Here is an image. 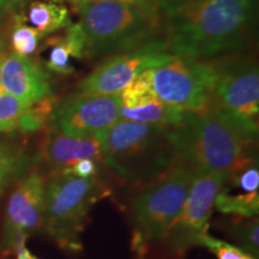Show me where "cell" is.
<instances>
[{
  "mask_svg": "<svg viewBox=\"0 0 259 259\" xmlns=\"http://www.w3.org/2000/svg\"><path fill=\"white\" fill-rule=\"evenodd\" d=\"M258 132L254 119L221 109L184 112L168 130L177 158L196 176L228 170L244 160Z\"/></svg>",
  "mask_w": 259,
  "mask_h": 259,
  "instance_id": "1",
  "label": "cell"
},
{
  "mask_svg": "<svg viewBox=\"0 0 259 259\" xmlns=\"http://www.w3.org/2000/svg\"><path fill=\"white\" fill-rule=\"evenodd\" d=\"M257 0H187L173 11L168 51L206 58L234 51L253 27Z\"/></svg>",
  "mask_w": 259,
  "mask_h": 259,
  "instance_id": "2",
  "label": "cell"
},
{
  "mask_svg": "<svg viewBox=\"0 0 259 259\" xmlns=\"http://www.w3.org/2000/svg\"><path fill=\"white\" fill-rule=\"evenodd\" d=\"M168 130L120 119L101 142V160L122 179L149 183L177 160Z\"/></svg>",
  "mask_w": 259,
  "mask_h": 259,
  "instance_id": "3",
  "label": "cell"
},
{
  "mask_svg": "<svg viewBox=\"0 0 259 259\" xmlns=\"http://www.w3.org/2000/svg\"><path fill=\"white\" fill-rule=\"evenodd\" d=\"M88 48L96 53L127 52L150 41L158 27V9L118 2H85L74 6Z\"/></svg>",
  "mask_w": 259,
  "mask_h": 259,
  "instance_id": "4",
  "label": "cell"
},
{
  "mask_svg": "<svg viewBox=\"0 0 259 259\" xmlns=\"http://www.w3.org/2000/svg\"><path fill=\"white\" fill-rule=\"evenodd\" d=\"M101 196L94 177L59 171L45 185L44 225L60 247L79 251V234L93 204Z\"/></svg>",
  "mask_w": 259,
  "mask_h": 259,
  "instance_id": "5",
  "label": "cell"
},
{
  "mask_svg": "<svg viewBox=\"0 0 259 259\" xmlns=\"http://www.w3.org/2000/svg\"><path fill=\"white\" fill-rule=\"evenodd\" d=\"M196 174L185 164L151 184L134 202L136 241H160L169 234L179 220Z\"/></svg>",
  "mask_w": 259,
  "mask_h": 259,
  "instance_id": "6",
  "label": "cell"
},
{
  "mask_svg": "<svg viewBox=\"0 0 259 259\" xmlns=\"http://www.w3.org/2000/svg\"><path fill=\"white\" fill-rule=\"evenodd\" d=\"M143 73L162 102L193 113L209 108L218 78L216 64L184 56H174Z\"/></svg>",
  "mask_w": 259,
  "mask_h": 259,
  "instance_id": "7",
  "label": "cell"
},
{
  "mask_svg": "<svg viewBox=\"0 0 259 259\" xmlns=\"http://www.w3.org/2000/svg\"><path fill=\"white\" fill-rule=\"evenodd\" d=\"M52 127L67 136L102 142L107 132L120 120V94H76L52 112Z\"/></svg>",
  "mask_w": 259,
  "mask_h": 259,
  "instance_id": "8",
  "label": "cell"
},
{
  "mask_svg": "<svg viewBox=\"0 0 259 259\" xmlns=\"http://www.w3.org/2000/svg\"><path fill=\"white\" fill-rule=\"evenodd\" d=\"M168 42L150 40L134 50L107 59L78 84L79 92L99 95L120 94L145 70L167 63L176 54L168 53Z\"/></svg>",
  "mask_w": 259,
  "mask_h": 259,
  "instance_id": "9",
  "label": "cell"
},
{
  "mask_svg": "<svg viewBox=\"0 0 259 259\" xmlns=\"http://www.w3.org/2000/svg\"><path fill=\"white\" fill-rule=\"evenodd\" d=\"M218 78L209 108L254 119L259 109V73L253 60L216 64Z\"/></svg>",
  "mask_w": 259,
  "mask_h": 259,
  "instance_id": "10",
  "label": "cell"
},
{
  "mask_svg": "<svg viewBox=\"0 0 259 259\" xmlns=\"http://www.w3.org/2000/svg\"><path fill=\"white\" fill-rule=\"evenodd\" d=\"M228 170L196 176L183 211L171 229L173 242L179 247L194 245L197 236L206 233L216 197L225 185Z\"/></svg>",
  "mask_w": 259,
  "mask_h": 259,
  "instance_id": "11",
  "label": "cell"
},
{
  "mask_svg": "<svg viewBox=\"0 0 259 259\" xmlns=\"http://www.w3.org/2000/svg\"><path fill=\"white\" fill-rule=\"evenodd\" d=\"M45 181L32 171L16 186L10 197L5 216L4 242L14 247L18 236H28L44 225Z\"/></svg>",
  "mask_w": 259,
  "mask_h": 259,
  "instance_id": "12",
  "label": "cell"
},
{
  "mask_svg": "<svg viewBox=\"0 0 259 259\" xmlns=\"http://www.w3.org/2000/svg\"><path fill=\"white\" fill-rule=\"evenodd\" d=\"M184 111L162 102L142 72L120 93V119L170 127L180 121Z\"/></svg>",
  "mask_w": 259,
  "mask_h": 259,
  "instance_id": "13",
  "label": "cell"
},
{
  "mask_svg": "<svg viewBox=\"0 0 259 259\" xmlns=\"http://www.w3.org/2000/svg\"><path fill=\"white\" fill-rule=\"evenodd\" d=\"M0 90L29 105H36L52 95L48 74L29 57L16 53L0 59Z\"/></svg>",
  "mask_w": 259,
  "mask_h": 259,
  "instance_id": "14",
  "label": "cell"
},
{
  "mask_svg": "<svg viewBox=\"0 0 259 259\" xmlns=\"http://www.w3.org/2000/svg\"><path fill=\"white\" fill-rule=\"evenodd\" d=\"M44 155L53 167L61 171L84 158L101 160V142L93 138L67 136L52 127L45 143Z\"/></svg>",
  "mask_w": 259,
  "mask_h": 259,
  "instance_id": "15",
  "label": "cell"
},
{
  "mask_svg": "<svg viewBox=\"0 0 259 259\" xmlns=\"http://www.w3.org/2000/svg\"><path fill=\"white\" fill-rule=\"evenodd\" d=\"M215 206L223 213L252 219L259 210V192H250L226 180L216 197Z\"/></svg>",
  "mask_w": 259,
  "mask_h": 259,
  "instance_id": "16",
  "label": "cell"
},
{
  "mask_svg": "<svg viewBox=\"0 0 259 259\" xmlns=\"http://www.w3.org/2000/svg\"><path fill=\"white\" fill-rule=\"evenodd\" d=\"M22 19L27 21L42 37L69 24V12L57 3L32 2Z\"/></svg>",
  "mask_w": 259,
  "mask_h": 259,
  "instance_id": "17",
  "label": "cell"
},
{
  "mask_svg": "<svg viewBox=\"0 0 259 259\" xmlns=\"http://www.w3.org/2000/svg\"><path fill=\"white\" fill-rule=\"evenodd\" d=\"M31 106L8 93L0 92V132L18 130L22 116Z\"/></svg>",
  "mask_w": 259,
  "mask_h": 259,
  "instance_id": "18",
  "label": "cell"
},
{
  "mask_svg": "<svg viewBox=\"0 0 259 259\" xmlns=\"http://www.w3.org/2000/svg\"><path fill=\"white\" fill-rule=\"evenodd\" d=\"M40 35L28 25L21 17H17L16 24L11 31V45L14 48V53L22 57H29L36 51Z\"/></svg>",
  "mask_w": 259,
  "mask_h": 259,
  "instance_id": "19",
  "label": "cell"
},
{
  "mask_svg": "<svg viewBox=\"0 0 259 259\" xmlns=\"http://www.w3.org/2000/svg\"><path fill=\"white\" fill-rule=\"evenodd\" d=\"M24 166L25 158L18 150L9 145H0V192Z\"/></svg>",
  "mask_w": 259,
  "mask_h": 259,
  "instance_id": "20",
  "label": "cell"
},
{
  "mask_svg": "<svg viewBox=\"0 0 259 259\" xmlns=\"http://www.w3.org/2000/svg\"><path fill=\"white\" fill-rule=\"evenodd\" d=\"M194 245L205 246L219 259H255L238 246L219 240V239L209 235L208 233L197 236V239L194 240Z\"/></svg>",
  "mask_w": 259,
  "mask_h": 259,
  "instance_id": "21",
  "label": "cell"
},
{
  "mask_svg": "<svg viewBox=\"0 0 259 259\" xmlns=\"http://www.w3.org/2000/svg\"><path fill=\"white\" fill-rule=\"evenodd\" d=\"M236 240L240 244L241 250L258 259L259 255V223L258 220H250L234 229Z\"/></svg>",
  "mask_w": 259,
  "mask_h": 259,
  "instance_id": "22",
  "label": "cell"
},
{
  "mask_svg": "<svg viewBox=\"0 0 259 259\" xmlns=\"http://www.w3.org/2000/svg\"><path fill=\"white\" fill-rule=\"evenodd\" d=\"M72 52L65 44L64 40L56 42L51 48L50 56L47 60V67L54 72L61 74H70L73 72L72 64H71Z\"/></svg>",
  "mask_w": 259,
  "mask_h": 259,
  "instance_id": "23",
  "label": "cell"
},
{
  "mask_svg": "<svg viewBox=\"0 0 259 259\" xmlns=\"http://www.w3.org/2000/svg\"><path fill=\"white\" fill-rule=\"evenodd\" d=\"M96 162L92 158H84V160H79L78 162L72 164V166L64 169L61 171L65 173H70L72 176L80 177V178H92L96 174Z\"/></svg>",
  "mask_w": 259,
  "mask_h": 259,
  "instance_id": "24",
  "label": "cell"
},
{
  "mask_svg": "<svg viewBox=\"0 0 259 259\" xmlns=\"http://www.w3.org/2000/svg\"><path fill=\"white\" fill-rule=\"evenodd\" d=\"M73 6L82 4L85 2H118V3H126V4H134L139 6H147V8H155L158 9L157 0H69Z\"/></svg>",
  "mask_w": 259,
  "mask_h": 259,
  "instance_id": "25",
  "label": "cell"
},
{
  "mask_svg": "<svg viewBox=\"0 0 259 259\" xmlns=\"http://www.w3.org/2000/svg\"><path fill=\"white\" fill-rule=\"evenodd\" d=\"M27 2H29V0H0V16L5 15L6 12L23 5Z\"/></svg>",
  "mask_w": 259,
  "mask_h": 259,
  "instance_id": "26",
  "label": "cell"
},
{
  "mask_svg": "<svg viewBox=\"0 0 259 259\" xmlns=\"http://www.w3.org/2000/svg\"><path fill=\"white\" fill-rule=\"evenodd\" d=\"M28 259H38V258H36V257H35V255H32V254H30V255H29V257H28Z\"/></svg>",
  "mask_w": 259,
  "mask_h": 259,
  "instance_id": "27",
  "label": "cell"
},
{
  "mask_svg": "<svg viewBox=\"0 0 259 259\" xmlns=\"http://www.w3.org/2000/svg\"><path fill=\"white\" fill-rule=\"evenodd\" d=\"M0 92H2V90H0Z\"/></svg>",
  "mask_w": 259,
  "mask_h": 259,
  "instance_id": "28",
  "label": "cell"
}]
</instances>
